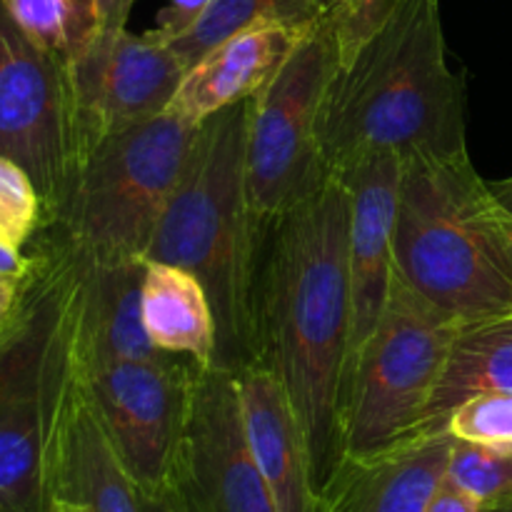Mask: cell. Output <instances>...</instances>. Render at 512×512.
<instances>
[{
  "instance_id": "cell-1",
  "label": "cell",
  "mask_w": 512,
  "mask_h": 512,
  "mask_svg": "<svg viewBox=\"0 0 512 512\" xmlns=\"http://www.w3.org/2000/svg\"><path fill=\"white\" fill-rule=\"evenodd\" d=\"M348 228V188L330 175L265 230L260 263V360L288 393L308 443L318 495L345 458V378L353 325Z\"/></svg>"
},
{
  "instance_id": "cell-2",
  "label": "cell",
  "mask_w": 512,
  "mask_h": 512,
  "mask_svg": "<svg viewBox=\"0 0 512 512\" xmlns=\"http://www.w3.org/2000/svg\"><path fill=\"white\" fill-rule=\"evenodd\" d=\"M0 335V512H48L60 430L80 385L85 255L43 228Z\"/></svg>"
},
{
  "instance_id": "cell-3",
  "label": "cell",
  "mask_w": 512,
  "mask_h": 512,
  "mask_svg": "<svg viewBox=\"0 0 512 512\" xmlns=\"http://www.w3.org/2000/svg\"><path fill=\"white\" fill-rule=\"evenodd\" d=\"M320 138L330 175L375 155L468 148L463 83L448 65L440 0H398L358 53L338 63Z\"/></svg>"
},
{
  "instance_id": "cell-4",
  "label": "cell",
  "mask_w": 512,
  "mask_h": 512,
  "mask_svg": "<svg viewBox=\"0 0 512 512\" xmlns=\"http://www.w3.org/2000/svg\"><path fill=\"white\" fill-rule=\"evenodd\" d=\"M245 135L248 100L200 125L183 178L145 253V260L178 265L203 283L218 328L215 365L233 373L260 360L265 228L250 205Z\"/></svg>"
},
{
  "instance_id": "cell-5",
  "label": "cell",
  "mask_w": 512,
  "mask_h": 512,
  "mask_svg": "<svg viewBox=\"0 0 512 512\" xmlns=\"http://www.w3.org/2000/svg\"><path fill=\"white\" fill-rule=\"evenodd\" d=\"M395 273L460 325L512 313L503 208L468 148L403 158Z\"/></svg>"
},
{
  "instance_id": "cell-6",
  "label": "cell",
  "mask_w": 512,
  "mask_h": 512,
  "mask_svg": "<svg viewBox=\"0 0 512 512\" xmlns=\"http://www.w3.org/2000/svg\"><path fill=\"white\" fill-rule=\"evenodd\" d=\"M198 130L165 110L105 138L78 165L43 228L90 258H145Z\"/></svg>"
},
{
  "instance_id": "cell-7",
  "label": "cell",
  "mask_w": 512,
  "mask_h": 512,
  "mask_svg": "<svg viewBox=\"0 0 512 512\" xmlns=\"http://www.w3.org/2000/svg\"><path fill=\"white\" fill-rule=\"evenodd\" d=\"M463 325L398 273L378 325L355 355L345 385V455L415 435Z\"/></svg>"
},
{
  "instance_id": "cell-8",
  "label": "cell",
  "mask_w": 512,
  "mask_h": 512,
  "mask_svg": "<svg viewBox=\"0 0 512 512\" xmlns=\"http://www.w3.org/2000/svg\"><path fill=\"white\" fill-rule=\"evenodd\" d=\"M335 68L338 43L323 15L248 100L245 178L250 205L265 230L330 178L320 133Z\"/></svg>"
},
{
  "instance_id": "cell-9",
  "label": "cell",
  "mask_w": 512,
  "mask_h": 512,
  "mask_svg": "<svg viewBox=\"0 0 512 512\" xmlns=\"http://www.w3.org/2000/svg\"><path fill=\"white\" fill-rule=\"evenodd\" d=\"M198 370L178 355L80 368L85 393L143 498L170 490Z\"/></svg>"
},
{
  "instance_id": "cell-10",
  "label": "cell",
  "mask_w": 512,
  "mask_h": 512,
  "mask_svg": "<svg viewBox=\"0 0 512 512\" xmlns=\"http://www.w3.org/2000/svg\"><path fill=\"white\" fill-rule=\"evenodd\" d=\"M0 155L28 170L48 220L80 163L68 63L35 45L5 0H0Z\"/></svg>"
},
{
  "instance_id": "cell-11",
  "label": "cell",
  "mask_w": 512,
  "mask_h": 512,
  "mask_svg": "<svg viewBox=\"0 0 512 512\" xmlns=\"http://www.w3.org/2000/svg\"><path fill=\"white\" fill-rule=\"evenodd\" d=\"M170 490L185 512H278L250 448L233 370L200 365Z\"/></svg>"
},
{
  "instance_id": "cell-12",
  "label": "cell",
  "mask_w": 512,
  "mask_h": 512,
  "mask_svg": "<svg viewBox=\"0 0 512 512\" xmlns=\"http://www.w3.org/2000/svg\"><path fill=\"white\" fill-rule=\"evenodd\" d=\"M185 73L173 45L155 30H95L68 60L80 163L110 135L165 113Z\"/></svg>"
},
{
  "instance_id": "cell-13",
  "label": "cell",
  "mask_w": 512,
  "mask_h": 512,
  "mask_svg": "<svg viewBox=\"0 0 512 512\" xmlns=\"http://www.w3.org/2000/svg\"><path fill=\"white\" fill-rule=\"evenodd\" d=\"M400 175H403V158L398 155H375L338 175L350 195L348 268L353 325H350L348 370L378 325L393 288V240Z\"/></svg>"
},
{
  "instance_id": "cell-14",
  "label": "cell",
  "mask_w": 512,
  "mask_h": 512,
  "mask_svg": "<svg viewBox=\"0 0 512 512\" xmlns=\"http://www.w3.org/2000/svg\"><path fill=\"white\" fill-rule=\"evenodd\" d=\"M453 435L425 430L363 455H345L318 495V512H425L448 470Z\"/></svg>"
},
{
  "instance_id": "cell-15",
  "label": "cell",
  "mask_w": 512,
  "mask_h": 512,
  "mask_svg": "<svg viewBox=\"0 0 512 512\" xmlns=\"http://www.w3.org/2000/svg\"><path fill=\"white\" fill-rule=\"evenodd\" d=\"M303 33L283 23H258L220 40L190 65L168 113L203 125L220 110L250 100L273 78Z\"/></svg>"
},
{
  "instance_id": "cell-16",
  "label": "cell",
  "mask_w": 512,
  "mask_h": 512,
  "mask_svg": "<svg viewBox=\"0 0 512 512\" xmlns=\"http://www.w3.org/2000/svg\"><path fill=\"white\" fill-rule=\"evenodd\" d=\"M238 388L250 448L278 512H318L308 443L280 380L263 360H255L238 373Z\"/></svg>"
},
{
  "instance_id": "cell-17",
  "label": "cell",
  "mask_w": 512,
  "mask_h": 512,
  "mask_svg": "<svg viewBox=\"0 0 512 512\" xmlns=\"http://www.w3.org/2000/svg\"><path fill=\"white\" fill-rule=\"evenodd\" d=\"M50 500L88 512H143V495L120 463L80 378L53 458Z\"/></svg>"
},
{
  "instance_id": "cell-18",
  "label": "cell",
  "mask_w": 512,
  "mask_h": 512,
  "mask_svg": "<svg viewBox=\"0 0 512 512\" xmlns=\"http://www.w3.org/2000/svg\"><path fill=\"white\" fill-rule=\"evenodd\" d=\"M143 278L145 258L85 255L80 368L108 360H145L165 355L145 333Z\"/></svg>"
},
{
  "instance_id": "cell-19",
  "label": "cell",
  "mask_w": 512,
  "mask_h": 512,
  "mask_svg": "<svg viewBox=\"0 0 512 512\" xmlns=\"http://www.w3.org/2000/svg\"><path fill=\"white\" fill-rule=\"evenodd\" d=\"M143 325L165 355L215 365L218 328L203 283L178 265L145 260Z\"/></svg>"
},
{
  "instance_id": "cell-20",
  "label": "cell",
  "mask_w": 512,
  "mask_h": 512,
  "mask_svg": "<svg viewBox=\"0 0 512 512\" xmlns=\"http://www.w3.org/2000/svg\"><path fill=\"white\" fill-rule=\"evenodd\" d=\"M488 393L512 395V313L458 330L418 433L448 430L460 403Z\"/></svg>"
},
{
  "instance_id": "cell-21",
  "label": "cell",
  "mask_w": 512,
  "mask_h": 512,
  "mask_svg": "<svg viewBox=\"0 0 512 512\" xmlns=\"http://www.w3.org/2000/svg\"><path fill=\"white\" fill-rule=\"evenodd\" d=\"M325 15V0H210L198 23L170 40L185 68L198 63L220 40L258 23H283L308 30Z\"/></svg>"
},
{
  "instance_id": "cell-22",
  "label": "cell",
  "mask_w": 512,
  "mask_h": 512,
  "mask_svg": "<svg viewBox=\"0 0 512 512\" xmlns=\"http://www.w3.org/2000/svg\"><path fill=\"white\" fill-rule=\"evenodd\" d=\"M15 23L35 45L65 60L80 53L98 30L90 0H5Z\"/></svg>"
},
{
  "instance_id": "cell-23",
  "label": "cell",
  "mask_w": 512,
  "mask_h": 512,
  "mask_svg": "<svg viewBox=\"0 0 512 512\" xmlns=\"http://www.w3.org/2000/svg\"><path fill=\"white\" fill-rule=\"evenodd\" d=\"M445 478L490 510L512 503V448H490L455 438Z\"/></svg>"
},
{
  "instance_id": "cell-24",
  "label": "cell",
  "mask_w": 512,
  "mask_h": 512,
  "mask_svg": "<svg viewBox=\"0 0 512 512\" xmlns=\"http://www.w3.org/2000/svg\"><path fill=\"white\" fill-rule=\"evenodd\" d=\"M43 198L23 165L0 155V240L23 250L43 228Z\"/></svg>"
},
{
  "instance_id": "cell-25",
  "label": "cell",
  "mask_w": 512,
  "mask_h": 512,
  "mask_svg": "<svg viewBox=\"0 0 512 512\" xmlns=\"http://www.w3.org/2000/svg\"><path fill=\"white\" fill-rule=\"evenodd\" d=\"M445 428L453 438L468 443L512 448V395H475L450 413Z\"/></svg>"
},
{
  "instance_id": "cell-26",
  "label": "cell",
  "mask_w": 512,
  "mask_h": 512,
  "mask_svg": "<svg viewBox=\"0 0 512 512\" xmlns=\"http://www.w3.org/2000/svg\"><path fill=\"white\" fill-rule=\"evenodd\" d=\"M398 0H325V18L338 43V63L358 53L360 45L380 28Z\"/></svg>"
},
{
  "instance_id": "cell-27",
  "label": "cell",
  "mask_w": 512,
  "mask_h": 512,
  "mask_svg": "<svg viewBox=\"0 0 512 512\" xmlns=\"http://www.w3.org/2000/svg\"><path fill=\"white\" fill-rule=\"evenodd\" d=\"M208 5L210 0H168V5L155 15L153 30L170 43V40L180 38L185 30L193 28L200 15L208 10Z\"/></svg>"
},
{
  "instance_id": "cell-28",
  "label": "cell",
  "mask_w": 512,
  "mask_h": 512,
  "mask_svg": "<svg viewBox=\"0 0 512 512\" xmlns=\"http://www.w3.org/2000/svg\"><path fill=\"white\" fill-rule=\"evenodd\" d=\"M425 512H493L485 503H480L478 498H473L470 493H465L463 488H458L455 483H450L448 478H443V483L438 485V490L430 498Z\"/></svg>"
},
{
  "instance_id": "cell-29",
  "label": "cell",
  "mask_w": 512,
  "mask_h": 512,
  "mask_svg": "<svg viewBox=\"0 0 512 512\" xmlns=\"http://www.w3.org/2000/svg\"><path fill=\"white\" fill-rule=\"evenodd\" d=\"M98 30H123L128 28V18L138 0H90Z\"/></svg>"
},
{
  "instance_id": "cell-30",
  "label": "cell",
  "mask_w": 512,
  "mask_h": 512,
  "mask_svg": "<svg viewBox=\"0 0 512 512\" xmlns=\"http://www.w3.org/2000/svg\"><path fill=\"white\" fill-rule=\"evenodd\" d=\"M30 265H33L30 253L25 255L20 248L0 240V280H5V283H23L25 275L30 273Z\"/></svg>"
},
{
  "instance_id": "cell-31",
  "label": "cell",
  "mask_w": 512,
  "mask_h": 512,
  "mask_svg": "<svg viewBox=\"0 0 512 512\" xmlns=\"http://www.w3.org/2000/svg\"><path fill=\"white\" fill-rule=\"evenodd\" d=\"M18 295L20 283H5V280H0V335H3L10 318H13L15 305H18Z\"/></svg>"
},
{
  "instance_id": "cell-32",
  "label": "cell",
  "mask_w": 512,
  "mask_h": 512,
  "mask_svg": "<svg viewBox=\"0 0 512 512\" xmlns=\"http://www.w3.org/2000/svg\"><path fill=\"white\" fill-rule=\"evenodd\" d=\"M143 512H185V508L173 490H165L163 495H155V498H143Z\"/></svg>"
},
{
  "instance_id": "cell-33",
  "label": "cell",
  "mask_w": 512,
  "mask_h": 512,
  "mask_svg": "<svg viewBox=\"0 0 512 512\" xmlns=\"http://www.w3.org/2000/svg\"><path fill=\"white\" fill-rule=\"evenodd\" d=\"M488 185H490V193H493V198L498 200L500 208L512 215V175L510 178L498 180V183H488Z\"/></svg>"
},
{
  "instance_id": "cell-34",
  "label": "cell",
  "mask_w": 512,
  "mask_h": 512,
  "mask_svg": "<svg viewBox=\"0 0 512 512\" xmlns=\"http://www.w3.org/2000/svg\"><path fill=\"white\" fill-rule=\"evenodd\" d=\"M48 512H88V510L80 508V505L65 503V500H50Z\"/></svg>"
},
{
  "instance_id": "cell-35",
  "label": "cell",
  "mask_w": 512,
  "mask_h": 512,
  "mask_svg": "<svg viewBox=\"0 0 512 512\" xmlns=\"http://www.w3.org/2000/svg\"><path fill=\"white\" fill-rule=\"evenodd\" d=\"M503 228H505V238H508V248L512 255V215L505 213V210H503Z\"/></svg>"
},
{
  "instance_id": "cell-36",
  "label": "cell",
  "mask_w": 512,
  "mask_h": 512,
  "mask_svg": "<svg viewBox=\"0 0 512 512\" xmlns=\"http://www.w3.org/2000/svg\"><path fill=\"white\" fill-rule=\"evenodd\" d=\"M493 512H512V503H505V505H500V508H495Z\"/></svg>"
}]
</instances>
